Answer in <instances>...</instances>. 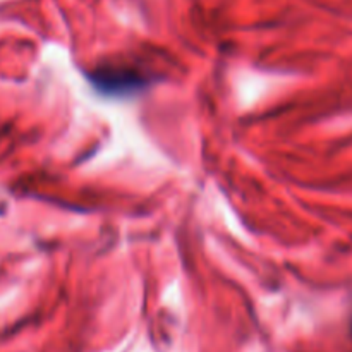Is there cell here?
Wrapping results in <instances>:
<instances>
[{
	"label": "cell",
	"instance_id": "6da1fadb",
	"mask_svg": "<svg viewBox=\"0 0 352 352\" xmlns=\"http://www.w3.org/2000/svg\"><path fill=\"white\" fill-rule=\"evenodd\" d=\"M89 79L100 91L109 95H129L146 86V81L141 78L140 72L129 67H100L93 71Z\"/></svg>",
	"mask_w": 352,
	"mask_h": 352
}]
</instances>
